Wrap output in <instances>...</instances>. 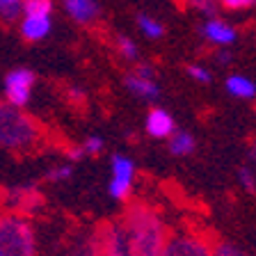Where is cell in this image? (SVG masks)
I'll list each match as a JSON object with an SVG mask.
<instances>
[{
    "instance_id": "6da1fadb",
    "label": "cell",
    "mask_w": 256,
    "mask_h": 256,
    "mask_svg": "<svg viewBox=\"0 0 256 256\" xmlns=\"http://www.w3.org/2000/svg\"><path fill=\"white\" fill-rule=\"evenodd\" d=\"M128 256H160L167 240L162 220L144 204H133L119 220Z\"/></svg>"
},
{
    "instance_id": "7a4b0ae2",
    "label": "cell",
    "mask_w": 256,
    "mask_h": 256,
    "mask_svg": "<svg viewBox=\"0 0 256 256\" xmlns=\"http://www.w3.org/2000/svg\"><path fill=\"white\" fill-rule=\"evenodd\" d=\"M42 142V133L34 119L23 110L0 101V146L10 151H32Z\"/></svg>"
},
{
    "instance_id": "3957f363",
    "label": "cell",
    "mask_w": 256,
    "mask_h": 256,
    "mask_svg": "<svg viewBox=\"0 0 256 256\" xmlns=\"http://www.w3.org/2000/svg\"><path fill=\"white\" fill-rule=\"evenodd\" d=\"M0 256H39L37 236L26 215H0Z\"/></svg>"
},
{
    "instance_id": "277c9868",
    "label": "cell",
    "mask_w": 256,
    "mask_h": 256,
    "mask_svg": "<svg viewBox=\"0 0 256 256\" xmlns=\"http://www.w3.org/2000/svg\"><path fill=\"white\" fill-rule=\"evenodd\" d=\"M34 82H37V76L32 69H26V66L12 69L10 74H5V80H2V94H5L2 101L23 110L32 98Z\"/></svg>"
},
{
    "instance_id": "5b68a950",
    "label": "cell",
    "mask_w": 256,
    "mask_h": 256,
    "mask_svg": "<svg viewBox=\"0 0 256 256\" xmlns=\"http://www.w3.org/2000/svg\"><path fill=\"white\" fill-rule=\"evenodd\" d=\"M160 256H213V242L204 236L181 231L167 236Z\"/></svg>"
},
{
    "instance_id": "8992f818",
    "label": "cell",
    "mask_w": 256,
    "mask_h": 256,
    "mask_svg": "<svg viewBox=\"0 0 256 256\" xmlns=\"http://www.w3.org/2000/svg\"><path fill=\"white\" fill-rule=\"evenodd\" d=\"M133 181H135V162L124 154H114L112 156V172H110V192L112 199L124 202L128 199L130 190H133Z\"/></svg>"
},
{
    "instance_id": "52a82bcc",
    "label": "cell",
    "mask_w": 256,
    "mask_h": 256,
    "mask_svg": "<svg viewBox=\"0 0 256 256\" xmlns=\"http://www.w3.org/2000/svg\"><path fill=\"white\" fill-rule=\"evenodd\" d=\"M126 90L130 92L138 98H144V101H156L160 96V87L158 80H156V74L149 64H140L138 69H133L124 80Z\"/></svg>"
},
{
    "instance_id": "ba28073f",
    "label": "cell",
    "mask_w": 256,
    "mask_h": 256,
    "mask_svg": "<svg viewBox=\"0 0 256 256\" xmlns=\"http://www.w3.org/2000/svg\"><path fill=\"white\" fill-rule=\"evenodd\" d=\"M94 242H96V250H98V256H128L119 220L110 224H103L101 229L96 231Z\"/></svg>"
},
{
    "instance_id": "9c48e42d",
    "label": "cell",
    "mask_w": 256,
    "mask_h": 256,
    "mask_svg": "<svg viewBox=\"0 0 256 256\" xmlns=\"http://www.w3.org/2000/svg\"><path fill=\"white\" fill-rule=\"evenodd\" d=\"M202 34L210 44H215V46H220V48H229L231 44H236V39H238V30H236L231 23L220 21L215 16L208 18L202 26Z\"/></svg>"
},
{
    "instance_id": "30bf717a",
    "label": "cell",
    "mask_w": 256,
    "mask_h": 256,
    "mask_svg": "<svg viewBox=\"0 0 256 256\" xmlns=\"http://www.w3.org/2000/svg\"><path fill=\"white\" fill-rule=\"evenodd\" d=\"M62 7L69 18H74L76 23H82V26L94 23L101 14L98 0H62Z\"/></svg>"
},
{
    "instance_id": "8fae6325",
    "label": "cell",
    "mask_w": 256,
    "mask_h": 256,
    "mask_svg": "<svg viewBox=\"0 0 256 256\" xmlns=\"http://www.w3.org/2000/svg\"><path fill=\"white\" fill-rule=\"evenodd\" d=\"M144 128H146V133H149L151 138L167 140L176 130V124H174V117H172L167 110H162V108H154V110L146 114Z\"/></svg>"
},
{
    "instance_id": "7c38bea8",
    "label": "cell",
    "mask_w": 256,
    "mask_h": 256,
    "mask_svg": "<svg viewBox=\"0 0 256 256\" xmlns=\"http://www.w3.org/2000/svg\"><path fill=\"white\" fill-rule=\"evenodd\" d=\"M18 30L26 42H42L53 30V18L50 16H23Z\"/></svg>"
},
{
    "instance_id": "4fadbf2b",
    "label": "cell",
    "mask_w": 256,
    "mask_h": 256,
    "mask_svg": "<svg viewBox=\"0 0 256 256\" xmlns=\"http://www.w3.org/2000/svg\"><path fill=\"white\" fill-rule=\"evenodd\" d=\"M7 204L12 206V213L26 215V213H32L42 204V197L32 188H18V190H12L7 194Z\"/></svg>"
},
{
    "instance_id": "5bb4252c",
    "label": "cell",
    "mask_w": 256,
    "mask_h": 256,
    "mask_svg": "<svg viewBox=\"0 0 256 256\" xmlns=\"http://www.w3.org/2000/svg\"><path fill=\"white\" fill-rule=\"evenodd\" d=\"M224 87H226V92H229L231 96H236V98H245V101H250V98L256 96V82L252 78H247V76H242V74L229 76V78L224 80Z\"/></svg>"
},
{
    "instance_id": "9a60e30c",
    "label": "cell",
    "mask_w": 256,
    "mask_h": 256,
    "mask_svg": "<svg viewBox=\"0 0 256 256\" xmlns=\"http://www.w3.org/2000/svg\"><path fill=\"white\" fill-rule=\"evenodd\" d=\"M58 256H98L94 236H82V238H74L69 245H64L58 252Z\"/></svg>"
},
{
    "instance_id": "2e32d148",
    "label": "cell",
    "mask_w": 256,
    "mask_h": 256,
    "mask_svg": "<svg viewBox=\"0 0 256 256\" xmlns=\"http://www.w3.org/2000/svg\"><path fill=\"white\" fill-rule=\"evenodd\" d=\"M167 140H170V151L174 156H188L194 149V138L188 130H174Z\"/></svg>"
},
{
    "instance_id": "e0dca14e",
    "label": "cell",
    "mask_w": 256,
    "mask_h": 256,
    "mask_svg": "<svg viewBox=\"0 0 256 256\" xmlns=\"http://www.w3.org/2000/svg\"><path fill=\"white\" fill-rule=\"evenodd\" d=\"M138 28H140V32H142L144 37H149V39H160L162 34H165V26H162L158 18L146 16V14L138 16Z\"/></svg>"
},
{
    "instance_id": "ac0fdd59",
    "label": "cell",
    "mask_w": 256,
    "mask_h": 256,
    "mask_svg": "<svg viewBox=\"0 0 256 256\" xmlns=\"http://www.w3.org/2000/svg\"><path fill=\"white\" fill-rule=\"evenodd\" d=\"M53 0H23V16H50Z\"/></svg>"
},
{
    "instance_id": "d6986e66",
    "label": "cell",
    "mask_w": 256,
    "mask_h": 256,
    "mask_svg": "<svg viewBox=\"0 0 256 256\" xmlns=\"http://www.w3.org/2000/svg\"><path fill=\"white\" fill-rule=\"evenodd\" d=\"M0 16L5 21H16L23 16V0H0Z\"/></svg>"
},
{
    "instance_id": "ffe728a7",
    "label": "cell",
    "mask_w": 256,
    "mask_h": 256,
    "mask_svg": "<svg viewBox=\"0 0 256 256\" xmlns=\"http://www.w3.org/2000/svg\"><path fill=\"white\" fill-rule=\"evenodd\" d=\"M117 48H119V53H122V58H126V60H135L140 53L138 44L130 37H126V34H122V37L117 39Z\"/></svg>"
},
{
    "instance_id": "44dd1931",
    "label": "cell",
    "mask_w": 256,
    "mask_h": 256,
    "mask_svg": "<svg viewBox=\"0 0 256 256\" xmlns=\"http://www.w3.org/2000/svg\"><path fill=\"white\" fill-rule=\"evenodd\" d=\"M71 176H74V167L71 165H58L53 167V170L46 174L48 181H53V183H62V181H69Z\"/></svg>"
},
{
    "instance_id": "7402d4cb",
    "label": "cell",
    "mask_w": 256,
    "mask_h": 256,
    "mask_svg": "<svg viewBox=\"0 0 256 256\" xmlns=\"http://www.w3.org/2000/svg\"><path fill=\"white\" fill-rule=\"evenodd\" d=\"M213 256H247V254L240 247H236L234 242H218V245H213Z\"/></svg>"
},
{
    "instance_id": "603a6c76",
    "label": "cell",
    "mask_w": 256,
    "mask_h": 256,
    "mask_svg": "<svg viewBox=\"0 0 256 256\" xmlns=\"http://www.w3.org/2000/svg\"><path fill=\"white\" fill-rule=\"evenodd\" d=\"M188 76H190L192 80H197V82H204V85L210 82V78H213L210 71H208L206 66H202V64H190V66H188Z\"/></svg>"
},
{
    "instance_id": "cb8c5ba5",
    "label": "cell",
    "mask_w": 256,
    "mask_h": 256,
    "mask_svg": "<svg viewBox=\"0 0 256 256\" xmlns=\"http://www.w3.org/2000/svg\"><path fill=\"white\" fill-rule=\"evenodd\" d=\"M103 146H106V142H103L101 135H90V138L82 142V151H85V156H96Z\"/></svg>"
},
{
    "instance_id": "d4e9b609",
    "label": "cell",
    "mask_w": 256,
    "mask_h": 256,
    "mask_svg": "<svg viewBox=\"0 0 256 256\" xmlns=\"http://www.w3.org/2000/svg\"><path fill=\"white\" fill-rule=\"evenodd\" d=\"M238 178H240V186L245 188L247 192L256 190V176H254V172H252L250 167H242V170L238 172Z\"/></svg>"
},
{
    "instance_id": "484cf974",
    "label": "cell",
    "mask_w": 256,
    "mask_h": 256,
    "mask_svg": "<svg viewBox=\"0 0 256 256\" xmlns=\"http://www.w3.org/2000/svg\"><path fill=\"white\" fill-rule=\"evenodd\" d=\"M192 7L194 10H199L204 16H208V18H213L215 16V2L213 0H190Z\"/></svg>"
},
{
    "instance_id": "4316f807",
    "label": "cell",
    "mask_w": 256,
    "mask_h": 256,
    "mask_svg": "<svg viewBox=\"0 0 256 256\" xmlns=\"http://www.w3.org/2000/svg\"><path fill=\"white\" fill-rule=\"evenodd\" d=\"M224 7H229V10H247L256 2V0H222Z\"/></svg>"
},
{
    "instance_id": "83f0119b",
    "label": "cell",
    "mask_w": 256,
    "mask_h": 256,
    "mask_svg": "<svg viewBox=\"0 0 256 256\" xmlns=\"http://www.w3.org/2000/svg\"><path fill=\"white\" fill-rule=\"evenodd\" d=\"M69 160L71 162H78V160H82L85 158V151H82V146H74V149H69Z\"/></svg>"
},
{
    "instance_id": "f1b7e54d",
    "label": "cell",
    "mask_w": 256,
    "mask_h": 256,
    "mask_svg": "<svg viewBox=\"0 0 256 256\" xmlns=\"http://www.w3.org/2000/svg\"><path fill=\"white\" fill-rule=\"evenodd\" d=\"M218 62L222 64V66H224V64H229V62H231V53H229V50H226V48H224L222 53L218 55Z\"/></svg>"
},
{
    "instance_id": "f546056e",
    "label": "cell",
    "mask_w": 256,
    "mask_h": 256,
    "mask_svg": "<svg viewBox=\"0 0 256 256\" xmlns=\"http://www.w3.org/2000/svg\"><path fill=\"white\" fill-rule=\"evenodd\" d=\"M254 156H256V144H254Z\"/></svg>"
},
{
    "instance_id": "4dcf8cb0",
    "label": "cell",
    "mask_w": 256,
    "mask_h": 256,
    "mask_svg": "<svg viewBox=\"0 0 256 256\" xmlns=\"http://www.w3.org/2000/svg\"><path fill=\"white\" fill-rule=\"evenodd\" d=\"M213 2H215V0H213Z\"/></svg>"
}]
</instances>
